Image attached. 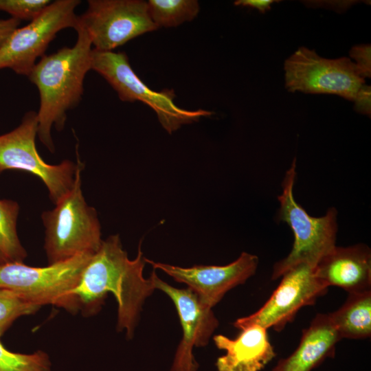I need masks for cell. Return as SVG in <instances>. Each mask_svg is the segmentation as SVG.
Instances as JSON below:
<instances>
[{"label": "cell", "mask_w": 371, "mask_h": 371, "mask_svg": "<svg viewBox=\"0 0 371 371\" xmlns=\"http://www.w3.org/2000/svg\"><path fill=\"white\" fill-rule=\"evenodd\" d=\"M48 355L38 350L31 354L14 352L0 341V371H51Z\"/></svg>", "instance_id": "cell-21"}, {"label": "cell", "mask_w": 371, "mask_h": 371, "mask_svg": "<svg viewBox=\"0 0 371 371\" xmlns=\"http://www.w3.org/2000/svg\"><path fill=\"white\" fill-rule=\"evenodd\" d=\"M371 87L370 86L363 85L357 92L354 100L355 109L357 112L369 115L371 114L370 97Z\"/></svg>", "instance_id": "cell-24"}, {"label": "cell", "mask_w": 371, "mask_h": 371, "mask_svg": "<svg viewBox=\"0 0 371 371\" xmlns=\"http://www.w3.org/2000/svg\"><path fill=\"white\" fill-rule=\"evenodd\" d=\"M79 0L52 2L36 19L17 28L0 48V69L8 68L16 74L28 76L38 57L44 56L49 44L60 30L76 29Z\"/></svg>", "instance_id": "cell-9"}, {"label": "cell", "mask_w": 371, "mask_h": 371, "mask_svg": "<svg viewBox=\"0 0 371 371\" xmlns=\"http://www.w3.org/2000/svg\"><path fill=\"white\" fill-rule=\"evenodd\" d=\"M313 268L301 263L286 271L264 305L255 313L236 319L233 325L238 329L258 324L282 330L301 308L313 305L327 291L328 288L315 276Z\"/></svg>", "instance_id": "cell-11"}, {"label": "cell", "mask_w": 371, "mask_h": 371, "mask_svg": "<svg viewBox=\"0 0 371 371\" xmlns=\"http://www.w3.org/2000/svg\"><path fill=\"white\" fill-rule=\"evenodd\" d=\"M87 2V9L78 16V26L85 30L96 50L111 52L135 37L157 29L149 15L147 1Z\"/></svg>", "instance_id": "cell-10"}, {"label": "cell", "mask_w": 371, "mask_h": 371, "mask_svg": "<svg viewBox=\"0 0 371 371\" xmlns=\"http://www.w3.org/2000/svg\"><path fill=\"white\" fill-rule=\"evenodd\" d=\"M41 307L16 291L0 288V339L18 318L34 314Z\"/></svg>", "instance_id": "cell-20"}, {"label": "cell", "mask_w": 371, "mask_h": 371, "mask_svg": "<svg viewBox=\"0 0 371 371\" xmlns=\"http://www.w3.org/2000/svg\"><path fill=\"white\" fill-rule=\"evenodd\" d=\"M93 255L80 254L43 267L23 262L1 265L0 288L16 291L38 306L51 304L75 315L79 313V305L73 291Z\"/></svg>", "instance_id": "cell-5"}, {"label": "cell", "mask_w": 371, "mask_h": 371, "mask_svg": "<svg viewBox=\"0 0 371 371\" xmlns=\"http://www.w3.org/2000/svg\"><path fill=\"white\" fill-rule=\"evenodd\" d=\"M284 69L285 87L291 92L335 94L354 101L365 85V77L350 58H325L305 47L285 60Z\"/></svg>", "instance_id": "cell-8"}, {"label": "cell", "mask_w": 371, "mask_h": 371, "mask_svg": "<svg viewBox=\"0 0 371 371\" xmlns=\"http://www.w3.org/2000/svg\"><path fill=\"white\" fill-rule=\"evenodd\" d=\"M240 330L234 339L223 335L213 337L216 346L226 352L216 360L218 371H260L275 357L267 328L252 324Z\"/></svg>", "instance_id": "cell-15"}, {"label": "cell", "mask_w": 371, "mask_h": 371, "mask_svg": "<svg viewBox=\"0 0 371 371\" xmlns=\"http://www.w3.org/2000/svg\"><path fill=\"white\" fill-rule=\"evenodd\" d=\"M273 2V0H238L234 2V5L256 8L264 13L271 8Z\"/></svg>", "instance_id": "cell-26"}, {"label": "cell", "mask_w": 371, "mask_h": 371, "mask_svg": "<svg viewBox=\"0 0 371 371\" xmlns=\"http://www.w3.org/2000/svg\"><path fill=\"white\" fill-rule=\"evenodd\" d=\"M37 113L27 112L21 124L0 135V175L8 170L26 171L45 185L51 201L56 204L73 188L78 163L66 159L58 164L46 163L38 154L35 139Z\"/></svg>", "instance_id": "cell-7"}, {"label": "cell", "mask_w": 371, "mask_h": 371, "mask_svg": "<svg viewBox=\"0 0 371 371\" xmlns=\"http://www.w3.org/2000/svg\"><path fill=\"white\" fill-rule=\"evenodd\" d=\"M71 190L52 210L42 213L45 227L44 249L48 265L69 260L75 256L94 254L102 243L101 226L95 209L89 206L82 194L79 157Z\"/></svg>", "instance_id": "cell-3"}, {"label": "cell", "mask_w": 371, "mask_h": 371, "mask_svg": "<svg viewBox=\"0 0 371 371\" xmlns=\"http://www.w3.org/2000/svg\"><path fill=\"white\" fill-rule=\"evenodd\" d=\"M149 15L157 28L176 27L192 21L199 12L196 0H149Z\"/></svg>", "instance_id": "cell-19"}, {"label": "cell", "mask_w": 371, "mask_h": 371, "mask_svg": "<svg viewBox=\"0 0 371 371\" xmlns=\"http://www.w3.org/2000/svg\"><path fill=\"white\" fill-rule=\"evenodd\" d=\"M21 21L14 18L0 19V48L10 36L17 29Z\"/></svg>", "instance_id": "cell-25"}, {"label": "cell", "mask_w": 371, "mask_h": 371, "mask_svg": "<svg viewBox=\"0 0 371 371\" xmlns=\"http://www.w3.org/2000/svg\"><path fill=\"white\" fill-rule=\"evenodd\" d=\"M350 56L355 60L365 78H370L371 75V47L370 44L354 46L350 51Z\"/></svg>", "instance_id": "cell-23"}, {"label": "cell", "mask_w": 371, "mask_h": 371, "mask_svg": "<svg viewBox=\"0 0 371 371\" xmlns=\"http://www.w3.org/2000/svg\"><path fill=\"white\" fill-rule=\"evenodd\" d=\"M155 289L165 293L174 303L183 329L170 371H197L193 348L205 346L218 326L212 308L203 304L190 289H177L161 280L154 271L150 275Z\"/></svg>", "instance_id": "cell-13"}, {"label": "cell", "mask_w": 371, "mask_h": 371, "mask_svg": "<svg viewBox=\"0 0 371 371\" xmlns=\"http://www.w3.org/2000/svg\"><path fill=\"white\" fill-rule=\"evenodd\" d=\"M296 175V159L294 158L282 181V192L278 196V218L291 227L294 243L288 256L275 263L272 280L278 279L301 263L315 267L336 246V209L329 208L326 214L320 217L310 216L295 200L293 186Z\"/></svg>", "instance_id": "cell-4"}, {"label": "cell", "mask_w": 371, "mask_h": 371, "mask_svg": "<svg viewBox=\"0 0 371 371\" xmlns=\"http://www.w3.org/2000/svg\"><path fill=\"white\" fill-rule=\"evenodd\" d=\"M341 339H361L371 335V290L348 293L344 304L328 313Z\"/></svg>", "instance_id": "cell-17"}, {"label": "cell", "mask_w": 371, "mask_h": 371, "mask_svg": "<svg viewBox=\"0 0 371 371\" xmlns=\"http://www.w3.org/2000/svg\"><path fill=\"white\" fill-rule=\"evenodd\" d=\"M91 69L102 76L123 102L139 101L156 113L162 127L170 134L184 124L198 122L212 112L203 109L190 111L174 102L173 90L150 89L134 72L124 52L98 51L92 49Z\"/></svg>", "instance_id": "cell-6"}, {"label": "cell", "mask_w": 371, "mask_h": 371, "mask_svg": "<svg viewBox=\"0 0 371 371\" xmlns=\"http://www.w3.org/2000/svg\"><path fill=\"white\" fill-rule=\"evenodd\" d=\"M146 258L139 245L137 256L131 260L118 234L102 240L100 247L85 266L73 293L85 317L98 313L108 295L117 303L118 331L134 335L143 304L155 290L150 277H144Z\"/></svg>", "instance_id": "cell-1"}, {"label": "cell", "mask_w": 371, "mask_h": 371, "mask_svg": "<svg viewBox=\"0 0 371 371\" xmlns=\"http://www.w3.org/2000/svg\"><path fill=\"white\" fill-rule=\"evenodd\" d=\"M76 30L78 38L73 47L45 55L28 76L40 95L37 135L50 153L55 150L52 127L58 131L64 128L67 112L80 103L85 76L91 70V40L81 27Z\"/></svg>", "instance_id": "cell-2"}, {"label": "cell", "mask_w": 371, "mask_h": 371, "mask_svg": "<svg viewBox=\"0 0 371 371\" xmlns=\"http://www.w3.org/2000/svg\"><path fill=\"white\" fill-rule=\"evenodd\" d=\"M19 209L17 202L0 199V265L23 262L27 256L16 231Z\"/></svg>", "instance_id": "cell-18"}, {"label": "cell", "mask_w": 371, "mask_h": 371, "mask_svg": "<svg viewBox=\"0 0 371 371\" xmlns=\"http://www.w3.org/2000/svg\"><path fill=\"white\" fill-rule=\"evenodd\" d=\"M313 272L327 288L338 286L348 293L370 290V249L364 244L335 246L317 262Z\"/></svg>", "instance_id": "cell-14"}, {"label": "cell", "mask_w": 371, "mask_h": 371, "mask_svg": "<svg viewBox=\"0 0 371 371\" xmlns=\"http://www.w3.org/2000/svg\"><path fill=\"white\" fill-rule=\"evenodd\" d=\"M146 262L154 269L164 271L175 281L187 284L203 304L212 308L228 291L244 284L256 273L258 257L243 251L236 260L224 266L181 267L146 258Z\"/></svg>", "instance_id": "cell-12"}, {"label": "cell", "mask_w": 371, "mask_h": 371, "mask_svg": "<svg viewBox=\"0 0 371 371\" xmlns=\"http://www.w3.org/2000/svg\"><path fill=\"white\" fill-rule=\"evenodd\" d=\"M51 3L49 0H0V10L17 20L31 21Z\"/></svg>", "instance_id": "cell-22"}, {"label": "cell", "mask_w": 371, "mask_h": 371, "mask_svg": "<svg viewBox=\"0 0 371 371\" xmlns=\"http://www.w3.org/2000/svg\"><path fill=\"white\" fill-rule=\"evenodd\" d=\"M341 339L329 314L317 313L302 330L296 350L280 359L272 371H311L335 356V346Z\"/></svg>", "instance_id": "cell-16"}]
</instances>
